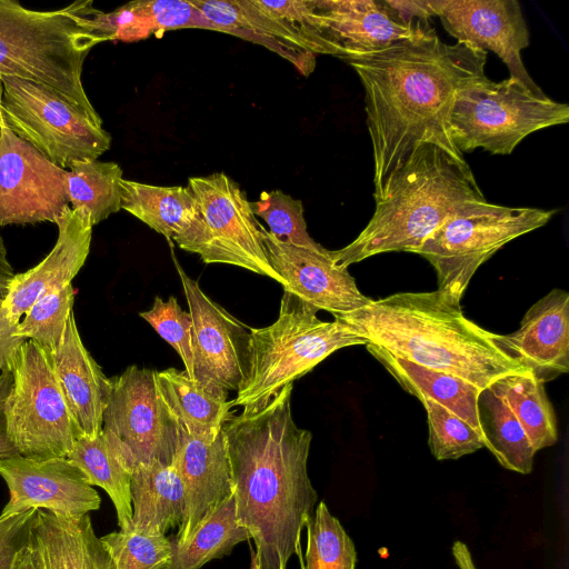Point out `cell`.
Wrapping results in <instances>:
<instances>
[{
	"label": "cell",
	"instance_id": "6da1fadb",
	"mask_svg": "<svg viewBox=\"0 0 569 569\" xmlns=\"http://www.w3.org/2000/svg\"><path fill=\"white\" fill-rule=\"evenodd\" d=\"M487 51L443 42L429 26L416 36L347 60L365 90L375 199L419 146L432 143L457 160L449 116L456 97L486 77Z\"/></svg>",
	"mask_w": 569,
	"mask_h": 569
},
{
	"label": "cell",
	"instance_id": "7a4b0ae2",
	"mask_svg": "<svg viewBox=\"0 0 569 569\" xmlns=\"http://www.w3.org/2000/svg\"><path fill=\"white\" fill-rule=\"evenodd\" d=\"M291 392L289 383L223 426L236 519L254 542L259 569L288 568L318 501L308 475L312 435L296 425Z\"/></svg>",
	"mask_w": 569,
	"mask_h": 569
},
{
	"label": "cell",
	"instance_id": "3957f363",
	"mask_svg": "<svg viewBox=\"0 0 569 569\" xmlns=\"http://www.w3.org/2000/svg\"><path fill=\"white\" fill-rule=\"evenodd\" d=\"M333 318L395 357L480 389L510 375L530 373L497 346L493 332L468 319L461 305L438 290L371 299L367 306Z\"/></svg>",
	"mask_w": 569,
	"mask_h": 569
},
{
	"label": "cell",
	"instance_id": "277c9868",
	"mask_svg": "<svg viewBox=\"0 0 569 569\" xmlns=\"http://www.w3.org/2000/svg\"><path fill=\"white\" fill-rule=\"evenodd\" d=\"M375 200L372 217L356 239L329 250L336 266L348 269L387 252L413 253L451 216L486 201L469 164L432 143L417 147Z\"/></svg>",
	"mask_w": 569,
	"mask_h": 569
},
{
	"label": "cell",
	"instance_id": "5b68a950",
	"mask_svg": "<svg viewBox=\"0 0 569 569\" xmlns=\"http://www.w3.org/2000/svg\"><path fill=\"white\" fill-rule=\"evenodd\" d=\"M92 1L37 11L0 0V78L18 77L46 84L98 114L82 84L90 50L106 41L90 24Z\"/></svg>",
	"mask_w": 569,
	"mask_h": 569
},
{
	"label": "cell",
	"instance_id": "8992f818",
	"mask_svg": "<svg viewBox=\"0 0 569 569\" xmlns=\"http://www.w3.org/2000/svg\"><path fill=\"white\" fill-rule=\"evenodd\" d=\"M318 311L283 290L277 320L263 328H250L247 370L234 406H262L331 353L368 343L338 318L320 320Z\"/></svg>",
	"mask_w": 569,
	"mask_h": 569
},
{
	"label": "cell",
	"instance_id": "52a82bcc",
	"mask_svg": "<svg viewBox=\"0 0 569 569\" xmlns=\"http://www.w3.org/2000/svg\"><path fill=\"white\" fill-rule=\"evenodd\" d=\"M569 121V106L508 78L487 77L463 89L453 102L449 128L459 152L482 148L510 154L529 134Z\"/></svg>",
	"mask_w": 569,
	"mask_h": 569
},
{
	"label": "cell",
	"instance_id": "ba28073f",
	"mask_svg": "<svg viewBox=\"0 0 569 569\" xmlns=\"http://www.w3.org/2000/svg\"><path fill=\"white\" fill-rule=\"evenodd\" d=\"M556 210L487 200L459 210L413 251L433 267L438 291L460 305L478 268L510 241L549 222Z\"/></svg>",
	"mask_w": 569,
	"mask_h": 569
},
{
	"label": "cell",
	"instance_id": "9c48e42d",
	"mask_svg": "<svg viewBox=\"0 0 569 569\" xmlns=\"http://www.w3.org/2000/svg\"><path fill=\"white\" fill-rule=\"evenodd\" d=\"M0 108L13 133L62 169L97 160L110 149L111 136L100 116L46 84L1 77Z\"/></svg>",
	"mask_w": 569,
	"mask_h": 569
},
{
	"label": "cell",
	"instance_id": "30bf717a",
	"mask_svg": "<svg viewBox=\"0 0 569 569\" xmlns=\"http://www.w3.org/2000/svg\"><path fill=\"white\" fill-rule=\"evenodd\" d=\"M12 385L3 406L8 438L31 459L67 458L81 432L54 372L50 353L26 340L11 366Z\"/></svg>",
	"mask_w": 569,
	"mask_h": 569
},
{
	"label": "cell",
	"instance_id": "8fae6325",
	"mask_svg": "<svg viewBox=\"0 0 569 569\" xmlns=\"http://www.w3.org/2000/svg\"><path fill=\"white\" fill-rule=\"evenodd\" d=\"M187 186L198 206V221L176 241L179 248L199 254L204 263L237 266L284 287L270 264L262 224L240 186L224 172L190 177Z\"/></svg>",
	"mask_w": 569,
	"mask_h": 569
},
{
	"label": "cell",
	"instance_id": "7c38bea8",
	"mask_svg": "<svg viewBox=\"0 0 569 569\" xmlns=\"http://www.w3.org/2000/svg\"><path fill=\"white\" fill-rule=\"evenodd\" d=\"M102 431L130 472L141 465H172L179 423L158 391L154 370L130 366L111 378Z\"/></svg>",
	"mask_w": 569,
	"mask_h": 569
},
{
	"label": "cell",
	"instance_id": "4fadbf2b",
	"mask_svg": "<svg viewBox=\"0 0 569 569\" xmlns=\"http://www.w3.org/2000/svg\"><path fill=\"white\" fill-rule=\"evenodd\" d=\"M289 21L310 52L345 61L380 51L429 26L399 23L383 0H299Z\"/></svg>",
	"mask_w": 569,
	"mask_h": 569
},
{
	"label": "cell",
	"instance_id": "5bb4252c",
	"mask_svg": "<svg viewBox=\"0 0 569 569\" xmlns=\"http://www.w3.org/2000/svg\"><path fill=\"white\" fill-rule=\"evenodd\" d=\"M68 171L8 127L0 108V227L49 221L69 207Z\"/></svg>",
	"mask_w": 569,
	"mask_h": 569
},
{
	"label": "cell",
	"instance_id": "9a60e30c",
	"mask_svg": "<svg viewBox=\"0 0 569 569\" xmlns=\"http://www.w3.org/2000/svg\"><path fill=\"white\" fill-rule=\"evenodd\" d=\"M173 260L191 317L193 381L228 399L246 376L250 328L209 298Z\"/></svg>",
	"mask_w": 569,
	"mask_h": 569
},
{
	"label": "cell",
	"instance_id": "2e32d148",
	"mask_svg": "<svg viewBox=\"0 0 569 569\" xmlns=\"http://www.w3.org/2000/svg\"><path fill=\"white\" fill-rule=\"evenodd\" d=\"M0 476L9 490L0 521L31 509L76 518L101 505L98 491L68 458L31 459L17 455L0 459Z\"/></svg>",
	"mask_w": 569,
	"mask_h": 569
},
{
	"label": "cell",
	"instance_id": "e0dca14e",
	"mask_svg": "<svg viewBox=\"0 0 569 569\" xmlns=\"http://www.w3.org/2000/svg\"><path fill=\"white\" fill-rule=\"evenodd\" d=\"M432 4L436 17L457 42L492 51L507 66L510 78L542 90L521 57L530 34L517 0H432Z\"/></svg>",
	"mask_w": 569,
	"mask_h": 569
},
{
	"label": "cell",
	"instance_id": "ac0fdd59",
	"mask_svg": "<svg viewBox=\"0 0 569 569\" xmlns=\"http://www.w3.org/2000/svg\"><path fill=\"white\" fill-rule=\"evenodd\" d=\"M262 237L273 270L290 291L332 316L352 312L371 298L360 292L348 269L335 264L329 250H312L278 240L262 226Z\"/></svg>",
	"mask_w": 569,
	"mask_h": 569
},
{
	"label": "cell",
	"instance_id": "d6986e66",
	"mask_svg": "<svg viewBox=\"0 0 569 569\" xmlns=\"http://www.w3.org/2000/svg\"><path fill=\"white\" fill-rule=\"evenodd\" d=\"M184 488L186 517L171 539L184 542L232 496L223 428L216 435L192 436L179 426V446L171 465Z\"/></svg>",
	"mask_w": 569,
	"mask_h": 569
},
{
	"label": "cell",
	"instance_id": "ffe728a7",
	"mask_svg": "<svg viewBox=\"0 0 569 569\" xmlns=\"http://www.w3.org/2000/svg\"><path fill=\"white\" fill-rule=\"evenodd\" d=\"M497 346L541 382L569 370V293L552 289L525 313L520 327L493 333Z\"/></svg>",
	"mask_w": 569,
	"mask_h": 569
},
{
	"label": "cell",
	"instance_id": "44dd1931",
	"mask_svg": "<svg viewBox=\"0 0 569 569\" xmlns=\"http://www.w3.org/2000/svg\"><path fill=\"white\" fill-rule=\"evenodd\" d=\"M57 226L58 239L52 250L9 282L3 308L16 323L38 299L71 283L88 258L93 227L89 216L69 206Z\"/></svg>",
	"mask_w": 569,
	"mask_h": 569
},
{
	"label": "cell",
	"instance_id": "7402d4cb",
	"mask_svg": "<svg viewBox=\"0 0 569 569\" xmlns=\"http://www.w3.org/2000/svg\"><path fill=\"white\" fill-rule=\"evenodd\" d=\"M49 353L81 436L96 437L102 430L111 379L104 376L84 347L73 312L60 346Z\"/></svg>",
	"mask_w": 569,
	"mask_h": 569
},
{
	"label": "cell",
	"instance_id": "603a6c76",
	"mask_svg": "<svg viewBox=\"0 0 569 569\" xmlns=\"http://www.w3.org/2000/svg\"><path fill=\"white\" fill-rule=\"evenodd\" d=\"M217 31L261 43L290 60L305 76L312 72L316 54L310 52L297 32L276 18L256 0H191Z\"/></svg>",
	"mask_w": 569,
	"mask_h": 569
},
{
	"label": "cell",
	"instance_id": "cb8c5ba5",
	"mask_svg": "<svg viewBox=\"0 0 569 569\" xmlns=\"http://www.w3.org/2000/svg\"><path fill=\"white\" fill-rule=\"evenodd\" d=\"M29 543L40 569H116L89 513L70 518L37 510Z\"/></svg>",
	"mask_w": 569,
	"mask_h": 569
},
{
	"label": "cell",
	"instance_id": "d4e9b609",
	"mask_svg": "<svg viewBox=\"0 0 569 569\" xmlns=\"http://www.w3.org/2000/svg\"><path fill=\"white\" fill-rule=\"evenodd\" d=\"M366 348L407 392L417 399L427 397L458 416L478 432L485 446L478 411L482 389L458 377L395 357L372 343H367Z\"/></svg>",
	"mask_w": 569,
	"mask_h": 569
},
{
	"label": "cell",
	"instance_id": "484cf974",
	"mask_svg": "<svg viewBox=\"0 0 569 569\" xmlns=\"http://www.w3.org/2000/svg\"><path fill=\"white\" fill-rule=\"evenodd\" d=\"M132 529L166 535L186 517L183 483L172 466L141 465L131 472Z\"/></svg>",
	"mask_w": 569,
	"mask_h": 569
},
{
	"label": "cell",
	"instance_id": "4316f807",
	"mask_svg": "<svg viewBox=\"0 0 569 569\" xmlns=\"http://www.w3.org/2000/svg\"><path fill=\"white\" fill-rule=\"evenodd\" d=\"M121 209L174 241L198 221V206L188 186H156L122 178Z\"/></svg>",
	"mask_w": 569,
	"mask_h": 569
},
{
	"label": "cell",
	"instance_id": "83f0119b",
	"mask_svg": "<svg viewBox=\"0 0 569 569\" xmlns=\"http://www.w3.org/2000/svg\"><path fill=\"white\" fill-rule=\"evenodd\" d=\"M158 391L179 426L192 436L218 433L232 417L228 400L193 381L184 370L154 371Z\"/></svg>",
	"mask_w": 569,
	"mask_h": 569
},
{
	"label": "cell",
	"instance_id": "f1b7e54d",
	"mask_svg": "<svg viewBox=\"0 0 569 569\" xmlns=\"http://www.w3.org/2000/svg\"><path fill=\"white\" fill-rule=\"evenodd\" d=\"M90 486L102 488L111 499L120 530L132 528L131 472L101 430L96 437L80 436L67 457Z\"/></svg>",
	"mask_w": 569,
	"mask_h": 569
},
{
	"label": "cell",
	"instance_id": "f546056e",
	"mask_svg": "<svg viewBox=\"0 0 569 569\" xmlns=\"http://www.w3.org/2000/svg\"><path fill=\"white\" fill-rule=\"evenodd\" d=\"M478 411L485 448L503 468L530 473L536 451L508 405L490 387L481 390Z\"/></svg>",
	"mask_w": 569,
	"mask_h": 569
},
{
	"label": "cell",
	"instance_id": "4dcf8cb0",
	"mask_svg": "<svg viewBox=\"0 0 569 569\" xmlns=\"http://www.w3.org/2000/svg\"><path fill=\"white\" fill-rule=\"evenodd\" d=\"M250 539L247 529L236 519L232 495L184 542H176L170 537L171 558L163 569H200Z\"/></svg>",
	"mask_w": 569,
	"mask_h": 569
},
{
	"label": "cell",
	"instance_id": "1f68e13d",
	"mask_svg": "<svg viewBox=\"0 0 569 569\" xmlns=\"http://www.w3.org/2000/svg\"><path fill=\"white\" fill-rule=\"evenodd\" d=\"M490 388L508 405L536 452L557 442V420L543 382L532 373L510 375Z\"/></svg>",
	"mask_w": 569,
	"mask_h": 569
},
{
	"label": "cell",
	"instance_id": "d6a6232c",
	"mask_svg": "<svg viewBox=\"0 0 569 569\" xmlns=\"http://www.w3.org/2000/svg\"><path fill=\"white\" fill-rule=\"evenodd\" d=\"M69 168L67 189L72 210L84 211L96 226L121 209L122 169L118 163L82 160Z\"/></svg>",
	"mask_w": 569,
	"mask_h": 569
},
{
	"label": "cell",
	"instance_id": "836d02e7",
	"mask_svg": "<svg viewBox=\"0 0 569 569\" xmlns=\"http://www.w3.org/2000/svg\"><path fill=\"white\" fill-rule=\"evenodd\" d=\"M305 527V569H356L355 543L325 501L318 503Z\"/></svg>",
	"mask_w": 569,
	"mask_h": 569
},
{
	"label": "cell",
	"instance_id": "e575fe53",
	"mask_svg": "<svg viewBox=\"0 0 569 569\" xmlns=\"http://www.w3.org/2000/svg\"><path fill=\"white\" fill-rule=\"evenodd\" d=\"M74 289L71 283L38 299L18 325V336L54 351L61 343L72 311Z\"/></svg>",
	"mask_w": 569,
	"mask_h": 569
},
{
	"label": "cell",
	"instance_id": "d590c367",
	"mask_svg": "<svg viewBox=\"0 0 569 569\" xmlns=\"http://www.w3.org/2000/svg\"><path fill=\"white\" fill-rule=\"evenodd\" d=\"M427 413L428 445L437 460L458 459L485 448L478 432L438 402L420 397Z\"/></svg>",
	"mask_w": 569,
	"mask_h": 569
},
{
	"label": "cell",
	"instance_id": "8d00e7d4",
	"mask_svg": "<svg viewBox=\"0 0 569 569\" xmlns=\"http://www.w3.org/2000/svg\"><path fill=\"white\" fill-rule=\"evenodd\" d=\"M256 217L269 227V232L278 240L312 250H322L308 232L301 200L281 190L263 191L257 201L251 202Z\"/></svg>",
	"mask_w": 569,
	"mask_h": 569
},
{
	"label": "cell",
	"instance_id": "74e56055",
	"mask_svg": "<svg viewBox=\"0 0 569 569\" xmlns=\"http://www.w3.org/2000/svg\"><path fill=\"white\" fill-rule=\"evenodd\" d=\"M116 569H163L171 558V540L130 529L100 537Z\"/></svg>",
	"mask_w": 569,
	"mask_h": 569
},
{
	"label": "cell",
	"instance_id": "f35d334b",
	"mask_svg": "<svg viewBox=\"0 0 569 569\" xmlns=\"http://www.w3.org/2000/svg\"><path fill=\"white\" fill-rule=\"evenodd\" d=\"M180 356L184 371L193 380L191 317L181 309L176 297L167 301L157 296L150 310L139 313Z\"/></svg>",
	"mask_w": 569,
	"mask_h": 569
},
{
	"label": "cell",
	"instance_id": "ab89813d",
	"mask_svg": "<svg viewBox=\"0 0 569 569\" xmlns=\"http://www.w3.org/2000/svg\"><path fill=\"white\" fill-rule=\"evenodd\" d=\"M143 4L156 32L180 28L217 30L191 1L153 0L143 1Z\"/></svg>",
	"mask_w": 569,
	"mask_h": 569
},
{
	"label": "cell",
	"instance_id": "60d3db41",
	"mask_svg": "<svg viewBox=\"0 0 569 569\" xmlns=\"http://www.w3.org/2000/svg\"><path fill=\"white\" fill-rule=\"evenodd\" d=\"M36 512L31 509L0 521V569H11L17 553L28 543Z\"/></svg>",
	"mask_w": 569,
	"mask_h": 569
},
{
	"label": "cell",
	"instance_id": "b9f144b4",
	"mask_svg": "<svg viewBox=\"0 0 569 569\" xmlns=\"http://www.w3.org/2000/svg\"><path fill=\"white\" fill-rule=\"evenodd\" d=\"M395 19L406 26L415 27L418 23L429 24L431 17H436L432 0H383Z\"/></svg>",
	"mask_w": 569,
	"mask_h": 569
},
{
	"label": "cell",
	"instance_id": "7bdbcfd3",
	"mask_svg": "<svg viewBox=\"0 0 569 569\" xmlns=\"http://www.w3.org/2000/svg\"><path fill=\"white\" fill-rule=\"evenodd\" d=\"M18 325L9 318L3 308V298L0 297V372L11 370L18 350L27 340L18 336Z\"/></svg>",
	"mask_w": 569,
	"mask_h": 569
},
{
	"label": "cell",
	"instance_id": "ee69618b",
	"mask_svg": "<svg viewBox=\"0 0 569 569\" xmlns=\"http://www.w3.org/2000/svg\"><path fill=\"white\" fill-rule=\"evenodd\" d=\"M12 375L10 369L0 372V459L10 458L19 455L14 446L8 438L6 430V421L3 406L6 398L11 389Z\"/></svg>",
	"mask_w": 569,
	"mask_h": 569
},
{
	"label": "cell",
	"instance_id": "f6af8a7d",
	"mask_svg": "<svg viewBox=\"0 0 569 569\" xmlns=\"http://www.w3.org/2000/svg\"><path fill=\"white\" fill-rule=\"evenodd\" d=\"M14 274L13 268L7 257L3 239L0 236V297H6L9 282Z\"/></svg>",
	"mask_w": 569,
	"mask_h": 569
},
{
	"label": "cell",
	"instance_id": "bcb514c9",
	"mask_svg": "<svg viewBox=\"0 0 569 569\" xmlns=\"http://www.w3.org/2000/svg\"><path fill=\"white\" fill-rule=\"evenodd\" d=\"M11 569H40L36 553L29 541L17 553Z\"/></svg>",
	"mask_w": 569,
	"mask_h": 569
},
{
	"label": "cell",
	"instance_id": "7dc6e473",
	"mask_svg": "<svg viewBox=\"0 0 569 569\" xmlns=\"http://www.w3.org/2000/svg\"><path fill=\"white\" fill-rule=\"evenodd\" d=\"M451 551L453 560L459 569H477L471 552L466 543L456 541Z\"/></svg>",
	"mask_w": 569,
	"mask_h": 569
},
{
	"label": "cell",
	"instance_id": "c3c4849f",
	"mask_svg": "<svg viewBox=\"0 0 569 569\" xmlns=\"http://www.w3.org/2000/svg\"><path fill=\"white\" fill-rule=\"evenodd\" d=\"M250 550H251V561H250V568L249 569H259V563H258V557L256 555V551L252 549L251 545H250Z\"/></svg>",
	"mask_w": 569,
	"mask_h": 569
},
{
	"label": "cell",
	"instance_id": "681fc988",
	"mask_svg": "<svg viewBox=\"0 0 569 569\" xmlns=\"http://www.w3.org/2000/svg\"><path fill=\"white\" fill-rule=\"evenodd\" d=\"M296 555L298 556L300 569H305V562H303V556H302V552H301V546L298 547V549L296 551Z\"/></svg>",
	"mask_w": 569,
	"mask_h": 569
}]
</instances>
